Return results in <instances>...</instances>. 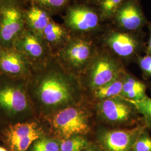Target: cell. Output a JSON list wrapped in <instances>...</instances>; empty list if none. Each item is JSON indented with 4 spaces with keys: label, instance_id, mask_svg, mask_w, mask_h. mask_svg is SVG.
Returning a JSON list of instances; mask_svg holds the SVG:
<instances>
[{
    "label": "cell",
    "instance_id": "277c9868",
    "mask_svg": "<svg viewBox=\"0 0 151 151\" xmlns=\"http://www.w3.org/2000/svg\"><path fill=\"white\" fill-rule=\"evenodd\" d=\"M63 25L71 35L97 38L106 27L96 6L74 0L65 10Z\"/></svg>",
    "mask_w": 151,
    "mask_h": 151
},
{
    "label": "cell",
    "instance_id": "44dd1931",
    "mask_svg": "<svg viewBox=\"0 0 151 151\" xmlns=\"http://www.w3.org/2000/svg\"><path fill=\"white\" fill-rule=\"evenodd\" d=\"M61 140L47 135L35 140L31 147L30 151H60Z\"/></svg>",
    "mask_w": 151,
    "mask_h": 151
},
{
    "label": "cell",
    "instance_id": "9c48e42d",
    "mask_svg": "<svg viewBox=\"0 0 151 151\" xmlns=\"http://www.w3.org/2000/svg\"><path fill=\"white\" fill-rule=\"evenodd\" d=\"M1 8L0 48H11L26 29L24 7L10 5Z\"/></svg>",
    "mask_w": 151,
    "mask_h": 151
},
{
    "label": "cell",
    "instance_id": "d4e9b609",
    "mask_svg": "<svg viewBox=\"0 0 151 151\" xmlns=\"http://www.w3.org/2000/svg\"><path fill=\"white\" fill-rule=\"evenodd\" d=\"M137 62L143 76L146 78H151V55L147 54L144 56L138 55L137 58Z\"/></svg>",
    "mask_w": 151,
    "mask_h": 151
},
{
    "label": "cell",
    "instance_id": "5bb4252c",
    "mask_svg": "<svg viewBox=\"0 0 151 151\" xmlns=\"http://www.w3.org/2000/svg\"><path fill=\"white\" fill-rule=\"evenodd\" d=\"M32 70L25 57L15 47L0 48V75L28 80Z\"/></svg>",
    "mask_w": 151,
    "mask_h": 151
},
{
    "label": "cell",
    "instance_id": "f1b7e54d",
    "mask_svg": "<svg viewBox=\"0 0 151 151\" xmlns=\"http://www.w3.org/2000/svg\"><path fill=\"white\" fill-rule=\"evenodd\" d=\"M82 2H84L87 4H90L92 5L96 6L97 5V2L99 1V0H79Z\"/></svg>",
    "mask_w": 151,
    "mask_h": 151
},
{
    "label": "cell",
    "instance_id": "4dcf8cb0",
    "mask_svg": "<svg viewBox=\"0 0 151 151\" xmlns=\"http://www.w3.org/2000/svg\"><path fill=\"white\" fill-rule=\"evenodd\" d=\"M4 126V125L3 124H2L1 123H0V129H2Z\"/></svg>",
    "mask_w": 151,
    "mask_h": 151
},
{
    "label": "cell",
    "instance_id": "83f0119b",
    "mask_svg": "<svg viewBox=\"0 0 151 151\" xmlns=\"http://www.w3.org/2000/svg\"><path fill=\"white\" fill-rule=\"evenodd\" d=\"M83 151H102V150L97 146L93 144H90L89 146Z\"/></svg>",
    "mask_w": 151,
    "mask_h": 151
},
{
    "label": "cell",
    "instance_id": "603a6c76",
    "mask_svg": "<svg viewBox=\"0 0 151 151\" xmlns=\"http://www.w3.org/2000/svg\"><path fill=\"white\" fill-rule=\"evenodd\" d=\"M142 115L146 129H151V99L147 96L137 101H130Z\"/></svg>",
    "mask_w": 151,
    "mask_h": 151
},
{
    "label": "cell",
    "instance_id": "7a4b0ae2",
    "mask_svg": "<svg viewBox=\"0 0 151 151\" xmlns=\"http://www.w3.org/2000/svg\"><path fill=\"white\" fill-rule=\"evenodd\" d=\"M36 118L27 80L0 75V123L7 125Z\"/></svg>",
    "mask_w": 151,
    "mask_h": 151
},
{
    "label": "cell",
    "instance_id": "2e32d148",
    "mask_svg": "<svg viewBox=\"0 0 151 151\" xmlns=\"http://www.w3.org/2000/svg\"><path fill=\"white\" fill-rule=\"evenodd\" d=\"M71 34L63 24L52 19L45 28L42 37L55 56L65 47L70 39Z\"/></svg>",
    "mask_w": 151,
    "mask_h": 151
},
{
    "label": "cell",
    "instance_id": "8fae6325",
    "mask_svg": "<svg viewBox=\"0 0 151 151\" xmlns=\"http://www.w3.org/2000/svg\"><path fill=\"white\" fill-rule=\"evenodd\" d=\"M14 47L27 59L35 70L46 65L54 55L43 38L26 29Z\"/></svg>",
    "mask_w": 151,
    "mask_h": 151
},
{
    "label": "cell",
    "instance_id": "4316f807",
    "mask_svg": "<svg viewBox=\"0 0 151 151\" xmlns=\"http://www.w3.org/2000/svg\"><path fill=\"white\" fill-rule=\"evenodd\" d=\"M147 26H148L150 34H149V38H148V43L146 47V54L151 55V22H148V24Z\"/></svg>",
    "mask_w": 151,
    "mask_h": 151
},
{
    "label": "cell",
    "instance_id": "4fadbf2b",
    "mask_svg": "<svg viewBox=\"0 0 151 151\" xmlns=\"http://www.w3.org/2000/svg\"><path fill=\"white\" fill-rule=\"evenodd\" d=\"M145 126L138 125L131 129L101 131L97 140L104 151H131Z\"/></svg>",
    "mask_w": 151,
    "mask_h": 151
},
{
    "label": "cell",
    "instance_id": "7c38bea8",
    "mask_svg": "<svg viewBox=\"0 0 151 151\" xmlns=\"http://www.w3.org/2000/svg\"><path fill=\"white\" fill-rule=\"evenodd\" d=\"M112 26L127 32H140L148 22L138 0H126L115 12Z\"/></svg>",
    "mask_w": 151,
    "mask_h": 151
},
{
    "label": "cell",
    "instance_id": "d6986e66",
    "mask_svg": "<svg viewBox=\"0 0 151 151\" xmlns=\"http://www.w3.org/2000/svg\"><path fill=\"white\" fill-rule=\"evenodd\" d=\"M74 0H29L47 11L52 16L60 14Z\"/></svg>",
    "mask_w": 151,
    "mask_h": 151
},
{
    "label": "cell",
    "instance_id": "9a60e30c",
    "mask_svg": "<svg viewBox=\"0 0 151 151\" xmlns=\"http://www.w3.org/2000/svg\"><path fill=\"white\" fill-rule=\"evenodd\" d=\"M24 16L27 30L42 37L45 28L53 19L47 11L32 2L24 7Z\"/></svg>",
    "mask_w": 151,
    "mask_h": 151
},
{
    "label": "cell",
    "instance_id": "52a82bcc",
    "mask_svg": "<svg viewBox=\"0 0 151 151\" xmlns=\"http://www.w3.org/2000/svg\"><path fill=\"white\" fill-rule=\"evenodd\" d=\"M125 72L122 60L103 47L98 46L83 73L86 75L88 86L95 91Z\"/></svg>",
    "mask_w": 151,
    "mask_h": 151
},
{
    "label": "cell",
    "instance_id": "e575fe53",
    "mask_svg": "<svg viewBox=\"0 0 151 151\" xmlns=\"http://www.w3.org/2000/svg\"><path fill=\"white\" fill-rule=\"evenodd\" d=\"M138 1H139V0H138Z\"/></svg>",
    "mask_w": 151,
    "mask_h": 151
},
{
    "label": "cell",
    "instance_id": "f546056e",
    "mask_svg": "<svg viewBox=\"0 0 151 151\" xmlns=\"http://www.w3.org/2000/svg\"><path fill=\"white\" fill-rule=\"evenodd\" d=\"M0 151H9V150H6L5 148H4V147H2L0 146Z\"/></svg>",
    "mask_w": 151,
    "mask_h": 151
},
{
    "label": "cell",
    "instance_id": "1f68e13d",
    "mask_svg": "<svg viewBox=\"0 0 151 151\" xmlns=\"http://www.w3.org/2000/svg\"><path fill=\"white\" fill-rule=\"evenodd\" d=\"M24 3L25 2H29V0H22Z\"/></svg>",
    "mask_w": 151,
    "mask_h": 151
},
{
    "label": "cell",
    "instance_id": "8992f818",
    "mask_svg": "<svg viewBox=\"0 0 151 151\" xmlns=\"http://www.w3.org/2000/svg\"><path fill=\"white\" fill-rule=\"evenodd\" d=\"M145 34L127 32L107 25L97 37L101 46L122 60H132L137 58L145 47Z\"/></svg>",
    "mask_w": 151,
    "mask_h": 151
},
{
    "label": "cell",
    "instance_id": "6da1fadb",
    "mask_svg": "<svg viewBox=\"0 0 151 151\" xmlns=\"http://www.w3.org/2000/svg\"><path fill=\"white\" fill-rule=\"evenodd\" d=\"M76 78L54 56L46 65L32 70L27 89L38 118L78 103L79 89Z\"/></svg>",
    "mask_w": 151,
    "mask_h": 151
},
{
    "label": "cell",
    "instance_id": "30bf717a",
    "mask_svg": "<svg viewBox=\"0 0 151 151\" xmlns=\"http://www.w3.org/2000/svg\"><path fill=\"white\" fill-rule=\"evenodd\" d=\"M97 109L100 117L113 125H132L138 119L134 105L120 96L100 100Z\"/></svg>",
    "mask_w": 151,
    "mask_h": 151
},
{
    "label": "cell",
    "instance_id": "484cf974",
    "mask_svg": "<svg viewBox=\"0 0 151 151\" xmlns=\"http://www.w3.org/2000/svg\"><path fill=\"white\" fill-rule=\"evenodd\" d=\"M24 4L22 0H0V7L10 5L23 6Z\"/></svg>",
    "mask_w": 151,
    "mask_h": 151
},
{
    "label": "cell",
    "instance_id": "ffe728a7",
    "mask_svg": "<svg viewBox=\"0 0 151 151\" xmlns=\"http://www.w3.org/2000/svg\"><path fill=\"white\" fill-rule=\"evenodd\" d=\"M126 0H99L97 5L101 19L105 22H111L115 12Z\"/></svg>",
    "mask_w": 151,
    "mask_h": 151
},
{
    "label": "cell",
    "instance_id": "7402d4cb",
    "mask_svg": "<svg viewBox=\"0 0 151 151\" xmlns=\"http://www.w3.org/2000/svg\"><path fill=\"white\" fill-rule=\"evenodd\" d=\"M90 144L82 135H75L61 140L60 151H83Z\"/></svg>",
    "mask_w": 151,
    "mask_h": 151
},
{
    "label": "cell",
    "instance_id": "ba28073f",
    "mask_svg": "<svg viewBox=\"0 0 151 151\" xmlns=\"http://www.w3.org/2000/svg\"><path fill=\"white\" fill-rule=\"evenodd\" d=\"M1 130L9 151H27L35 140L46 135L45 125L38 118L4 125Z\"/></svg>",
    "mask_w": 151,
    "mask_h": 151
},
{
    "label": "cell",
    "instance_id": "836d02e7",
    "mask_svg": "<svg viewBox=\"0 0 151 151\" xmlns=\"http://www.w3.org/2000/svg\"><path fill=\"white\" fill-rule=\"evenodd\" d=\"M150 88H151V83H150Z\"/></svg>",
    "mask_w": 151,
    "mask_h": 151
},
{
    "label": "cell",
    "instance_id": "5b68a950",
    "mask_svg": "<svg viewBox=\"0 0 151 151\" xmlns=\"http://www.w3.org/2000/svg\"><path fill=\"white\" fill-rule=\"evenodd\" d=\"M97 38L71 35L63 48L55 55L60 65L71 74L83 73L97 50Z\"/></svg>",
    "mask_w": 151,
    "mask_h": 151
},
{
    "label": "cell",
    "instance_id": "d6a6232c",
    "mask_svg": "<svg viewBox=\"0 0 151 151\" xmlns=\"http://www.w3.org/2000/svg\"><path fill=\"white\" fill-rule=\"evenodd\" d=\"M1 7H0V20H1Z\"/></svg>",
    "mask_w": 151,
    "mask_h": 151
},
{
    "label": "cell",
    "instance_id": "e0dca14e",
    "mask_svg": "<svg viewBox=\"0 0 151 151\" xmlns=\"http://www.w3.org/2000/svg\"><path fill=\"white\" fill-rule=\"evenodd\" d=\"M146 90L147 86L144 82L126 73L120 96L129 101L140 100L147 96Z\"/></svg>",
    "mask_w": 151,
    "mask_h": 151
},
{
    "label": "cell",
    "instance_id": "cb8c5ba5",
    "mask_svg": "<svg viewBox=\"0 0 151 151\" xmlns=\"http://www.w3.org/2000/svg\"><path fill=\"white\" fill-rule=\"evenodd\" d=\"M131 151H151V137L146 128L140 133Z\"/></svg>",
    "mask_w": 151,
    "mask_h": 151
},
{
    "label": "cell",
    "instance_id": "3957f363",
    "mask_svg": "<svg viewBox=\"0 0 151 151\" xmlns=\"http://www.w3.org/2000/svg\"><path fill=\"white\" fill-rule=\"evenodd\" d=\"M40 119L48 126L54 137L60 140L85 134L90 130L88 114L78 103Z\"/></svg>",
    "mask_w": 151,
    "mask_h": 151
},
{
    "label": "cell",
    "instance_id": "ac0fdd59",
    "mask_svg": "<svg viewBox=\"0 0 151 151\" xmlns=\"http://www.w3.org/2000/svg\"><path fill=\"white\" fill-rule=\"evenodd\" d=\"M125 74V72L115 80L93 91L95 97L99 100H102L120 96L122 91Z\"/></svg>",
    "mask_w": 151,
    "mask_h": 151
}]
</instances>
